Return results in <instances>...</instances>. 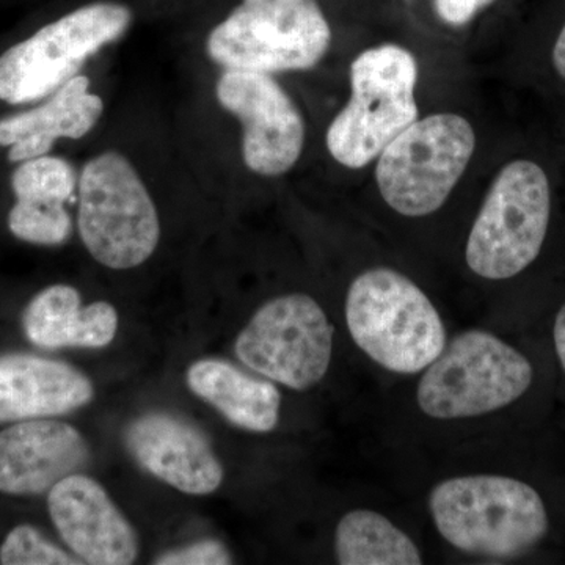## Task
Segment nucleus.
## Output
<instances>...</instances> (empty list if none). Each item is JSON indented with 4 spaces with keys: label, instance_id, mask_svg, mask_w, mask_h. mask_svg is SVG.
<instances>
[{
    "label": "nucleus",
    "instance_id": "26",
    "mask_svg": "<svg viewBox=\"0 0 565 565\" xmlns=\"http://www.w3.org/2000/svg\"><path fill=\"white\" fill-rule=\"evenodd\" d=\"M553 65L563 79H565V24L559 36H557L555 47H553Z\"/></svg>",
    "mask_w": 565,
    "mask_h": 565
},
{
    "label": "nucleus",
    "instance_id": "19",
    "mask_svg": "<svg viewBox=\"0 0 565 565\" xmlns=\"http://www.w3.org/2000/svg\"><path fill=\"white\" fill-rule=\"evenodd\" d=\"M334 556L341 565H418L422 552L392 520L355 509L334 527Z\"/></svg>",
    "mask_w": 565,
    "mask_h": 565
},
{
    "label": "nucleus",
    "instance_id": "4",
    "mask_svg": "<svg viewBox=\"0 0 565 565\" xmlns=\"http://www.w3.org/2000/svg\"><path fill=\"white\" fill-rule=\"evenodd\" d=\"M332 44L319 0H239L207 32V57L223 70L278 74L313 70Z\"/></svg>",
    "mask_w": 565,
    "mask_h": 565
},
{
    "label": "nucleus",
    "instance_id": "18",
    "mask_svg": "<svg viewBox=\"0 0 565 565\" xmlns=\"http://www.w3.org/2000/svg\"><path fill=\"white\" fill-rule=\"evenodd\" d=\"M185 381L193 394L248 433L267 434L280 422L281 396L273 381L244 373L225 360L192 363Z\"/></svg>",
    "mask_w": 565,
    "mask_h": 565
},
{
    "label": "nucleus",
    "instance_id": "8",
    "mask_svg": "<svg viewBox=\"0 0 565 565\" xmlns=\"http://www.w3.org/2000/svg\"><path fill=\"white\" fill-rule=\"evenodd\" d=\"M552 214V191L542 167L509 162L494 178L476 215L465 262L486 280H509L537 259Z\"/></svg>",
    "mask_w": 565,
    "mask_h": 565
},
{
    "label": "nucleus",
    "instance_id": "7",
    "mask_svg": "<svg viewBox=\"0 0 565 565\" xmlns=\"http://www.w3.org/2000/svg\"><path fill=\"white\" fill-rule=\"evenodd\" d=\"M530 360L486 330L452 338L424 370L416 404L434 419H467L514 404L533 384Z\"/></svg>",
    "mask_w": 565,
    "mask_h": 565
},
{
    "label": "nucleus",
    "instance_id": "13",
    "mask_svg": "<svg viewBox=\"0 0 565 565\" xmlns=\"http://www.w3.org/2000/svg\"><path fill=\"white\" fill-rule=\"evenodd\" d=\"M125 441L143 470L181 493L204 497L222 486L223 467L206 435L178 416H139L126 427Z\"/></svg>",
    "mask_w": 565,
    "mask_h": 565
},
{
    "label": "nucleus",
    "instance_id": "21",
    "mask_svg": "<svg viewBox=\"0 0 565 565\" xmlns=\"http://www.w3.org/2000/svg\"><path fill=\"white\" fill-rule=\"evenodd\" d=\"M9 230L14 237L35 245H62L73 233L66 204L20 202L9 212Z\"/></svg>",
    "mask_w": 565,
    "mask_h": 565
},
{
    "label": "nucleus",
    "instance_id": "15",
    "mask_svg": "<svg viewBox=\"0 0 565 565\" xmlns=\"http://www.w3.org/2000/svg\"><path fill=\"white\" fill-rule=\"evenodd\" d=\"M104 114L102 96L90 92V79L77 74L44 103L0 120V147L9 161L20 163L50 154L57 140H79L93 131Z\"/></svg>",
    "mask_w": 565,
    "mask_h": 565
},
{
    "label": "nucleus",
    "instance_id": "23",
    "mask_svg": "<svg viewBox=\"0 0 565 565\" xmlns=\"http://www.w3.org/2000/svg\"><path fill=\"white\" fill-rule=\"evenodd\" d=\"M158 565H228L233 564L232 553L222 542L214 539L195 542L182 548L170 550L154 561Z\"/></svg>",
    "mask_w": 565,
    "mask_h": 565
},
{
    "label": "nucleus",
    "instance_id": "3",
    "mask_svg": "<svg viewBox=\"0 0 565 565\" xmlns=\"http://www.w3.org/2000/svg\"><path fill=\"white\" fill-rule=\"evenodd\" d=\"M136 17L126 0H90L41 25L0 55V102H43L76 77L88 58L121 40Z\"/></svg>",
    "mask_w": 565,
    "mask_h": 565
},
{
    "label": "nucleus",
    "instance_id": "1",
    "mask_svg": "<svg viewBox=\"0 0 565 565\" xmlns=\"http://www.w3.org/2000/svg\"><path fill=\"white\" fill-rule=\"evenodd\" d=\"M438 534L468 555L512 559L526 555L548 533L537 490L500 475L456 476L430 490Z\"/></svg>",
    "mask_w": 565,
    "mask_h": 565
},
{
    "label": "nucleus",
    "instance_id": "2",
    "mask_svg": "<svg viewBox=\"0 0 565 565\" xmlns=\"http://www.w3.org/2000/svg\"><path fill=\"white\" fill-rule=\"evenodd\" d=\"M344 313L353 343L390 373H422L448 344L433 300L390 267L364 270L351 282Z\"/></svg>",
    "mask_w": 565,
    "mask_h": 565
},
{
    "label": "nucleus",
    "instance_id": "6",
    "mask_svg": "<svg viewBox=\"0 0 565 565\" xmlns=\"http://www.w3.org/2000/svg\"><path fill=\"white\" fill-rule=\"evenodd\" d=\"M77 230L92 258L107 269L139 267L158 248V207L136 167L121 152L104 151L82 167Z\"/></svg>",
    "mask_w": 565,
    "mask_h": 565
},
{
    "label": "nucleus",
    "instance_id": "16",
    "mask_svg": "<svg viewBox=\"0 0 565 565\" xmlns=\"http://www.w3.org/2000/svg\"><path fill=\"white\" fill-rule=\"evenodd\" d=\"M93 397L90 379L70 364L28 353L0 356V423L70 414Z\"/></svg>",
    "mask_w": 565,
    "mask_h": 565
},
{
    "label": "nucleus",
    "instance_id": "20",
    "mask_svg": "<svg viewBox=\"0 0 565 565\" xmlns=\"http://www.w3.org/2000/svg\"><path fill=\"white\" fill-rule=\"evenodd\" d=\"M76 170L66 159L44 154L18 163L10 178L20 202L66 204L77 192Z\"/></svg>",
    "mask_w": 565,
    "mask_h": 565
},
{
    "label": "nucleus",
    "instance_id": "24",
    "mask_svg": "<svg viewBox=\"0 0 565 565\" xmlns=\"http://www.w3.org/2000/svg\"><path fill=\"white\" fill-rule=\"evenodd\" d=\"M494 2L497 0H434V6L441 21L460 28L473 21L478 13L489 9Z\"/></svg>",
    "mask_w": 565,
    "mask_h": 565
},
{
    "label": "nucleus",
    "instance_id": "14",
    "mask_svg": "<svg viewBox=\"0 0 565 565\" xmlns=\"http://www.w3.org/2000/svg\"><path fill=\"white\" fill-rule=\"evenodd\" d=\"M88 460L90 448L76 427L57 419H24L0 433V492H50Z\"/></svg>",
    "mask_w": 565,
    "mask_h": 565
},
{
    "label": "nucleus",
    "instance_id": "10",
    "mask_svg": "<svg viewBox=\"0 0 565 565\" xmlns=\"http://www.w3.org/2000/svg\"><path fill=\"white\" fill-rule=\"evenodd\" d=\"M333 334L318 300L308 294H285L256 310L237 334L234 353L267 381L307 392L329 373Z\"/></svg>",
    "mask_w": 565,
    "mask_h": 565
},
{
    "label": "nucleus",
    "instance_id": "5",
    "mask_svg": "<svg viewBox=\"0 0 565 565\" xmlns=\"http://www.w3.org/2000/svg\"><path fill=\"white\" fill-rule=\"evenodd\" d=\"M416 82L418 62L399 44L360 52L351 63V99L326 134L334 161L345 169H363L418 120Z\"/></svg>",
    "mask_w": 565,
    "mask_h": 565
},
{
    "label": "nucleus",
    "instance_id": "12",
    "mask_svg": "<svg viewBox=\"0 0 565 565\" xmlns=\"http://www.w3.org/2000/svg\"><path fill=\"white\" fill-rule=\"evenodd\" d=\"M54 526L82 563L129 565L139 557V539L109 493L90 476L73 473L47 492Z\"/></svg>",
    "mask_w": 565,
    "mask_h": 565
},
{
    "label": "nucleus",
    "instance_id": "17",
    "mask_svg": "<svg viewBox=\"0 0 565 565\" xmlns=\"http://www.w3.org/2000/svg\"><path fill=\"white\" fill-rule=\"evenodd\" d=\"M117 310L109 302L84 307L81 292L70 285H52L36 294L22 316L31 343L43 349H103L118 332Z\"/></svg>",
    "mask_w": 565,
    "mask_h": 565
},
{
    "label": "nucleus",
    "instance_id": "25",
    "mask_svg": "<svg viewBox=\"0 0 565 565\" xmlns=\"http://www.w3.org/2000/svg\"><path fill=\"white\" fill-rule=\"evenodd\" d=\"M553 338H555L557 359H559L561 366H563L565 373V303L556 316Z\"/></svg>",
    "mask_w": 565,
    "mask_h": 565
},
{
    "label": "nucleus",
    "instance_id": "9",
    "mask_svg": "<svg viewBox=\"0 0 565 565\" xmlns=\"http://www.w3.org/2000/svg\"><path fill=\"white\" fill-rule=\"evenodd\" d=\"M475 150V128L462 115L418 118L379 154V192L404 217L434 214L455 191Z\"/></svg>",
    "mask_w": 565,
    "mask_h": 565
},
{
    "label": "nucleus",
    "instance_id": "11",
    "mask_svg": "<svg viewBox=\"0 0 565 565\" xmlns=\"http://www.w3.org/2000/svg\"><path fill=\"white\" fill-rule=\"evenodd\" d=\"M215 98L243 126V159L252 173L281 177L299 162L303 117L273 74L223 70Z\"/></svg>",
    "mask_w": 565,
    "mask_h": 565
},
{
    "label": "nucleus",
    "instance_id": "22",
    "mask_svg": "<svg viewBox=\"0 0 565 565\" xmlns=\"http://www.w3.org/2000/svg\"><path fill=\"white\" fill-rule=\"evenodd\" d=\"M0 564L3 565H77L65 550L58 548L40 531L29 525L13 527L0 545Z\"/></svg>",
    "mask_w": 565,
    "mask_h": 565
}]
</instances>
